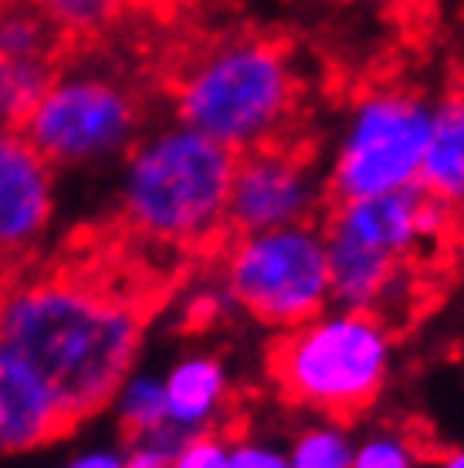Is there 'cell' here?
<instances>
[{"instance_id": "6", "label": "cell", "mask_w": 464, "mask_h": 468, "mask_svg": "<svg viewBox=\"0 0 464 468\" xmlns=\"http://www.w3.org/2000/svg\"><path fill=\"white\" fill-rule=\"evenodd\" d=\"M224 292L271 329L302 326L332 305L322 224L234 234L221 248Z\"/></svg>"}, {"instance_id": "21", "label": "cell", "mask_w": 464, "mask_h": 468, "mask_svg": "<svg viewBox=\"0 0 464 468\" xmlns=\"http://www.w3.org/2000/svg\"><path fill=\"white\" fill-rule=\"evenodd\" d=\"M71 468H126V462L116 455H89V458H79Z\"/></svg>"}, {"instance_id": "15", "label": "cell", "mask_w": 464, "mask_h": 468, "mask_svg": "<svg viewBox=\"0 0 464 468\" xmlns=\"http://www.w3.org/2000/svg\"><path fill=\"white\" fill-rule=\"evenodd\" d=\"M58 75V65L0 55V129H21Z\"/></svg>"}, {"instance_id": "11", "label": "cell", "mask_w": 464, "mask_h": 468, "mask_svg": "<svg viewBox=\"0 0 464 468\" xmlns=\"http://www.w3.org/2000/svg\"><path fill=\"white\" fill-rule=\"evenodd\" d=\"M79 424L35 367L0 343V455L69 438Z\"/></svg>"}, {"instance_id": "10", "label": "cell", "mask_w": 464, "mask_h": 468, "mask_svg": "<svg viewBox=\"0 0 464 468\" xmlns=\"http://www.w3.org/2000/svg\"><path fill=\"white\" fill-rule=\"evenodd\" d=\"M55 211V166L17 129H0V269L37 251Z\"/></svg>"}, {"instance_id": "7", "label": "cell", "mask_w": 464, "mask_h": 468, "mask_svg": "<svg viewBox=\"0 0 464 468\" xmlns=\"http://www.w3.org/2000/svg\"><path fill=\"white\" fill-rule=\"evenodd\" d=\"M430 133V102L420 92L384 89L356 102L325 184V207L417 184Z\"/></svg>"}, {"instance_id": "12", "label": "cell", "mask_w": 464, "mask_h": 468, "mask_svg": "<svg viewBox=\"0 0 464 468\" xmlns=\"http://www.w3.org/2000/svg\"><path fill=\"white\" fill-rule=\"evenodd\" d=\"M417 187L448 211H464V89L430 106L427 146L420 156Z\"/></svg>"}, {"instance_id": "5", "label": "cell", "mask_w": 464, "mask_h": 468, "mask_svg": "<svg viewBox=\"0 0 464 468\" xmlns=\"http://www.w3.org/2000/svg\"><path fill=\"white\" fill-rule=\"evenodd\" d=\"M394 329L376 313L336 309L302 326L281 329L268 343V380L291 408L349 421L370 410L386 387Z\"/></svg>"}, {"instance_id": "19", "label": "cell", "mask_w": 464, "mask_h": 468, "mask_svg": "<svg viewBox=\"0 0 464 468\" xmlns=\"http://www.w3.org/2000/svg\"><path fill=\"white\" fill-rule=\"evenodd\" d=\"M227 452H231V445L224 441L221 431L200 428L180 445L170 468H227Z\"/></svg>"}, {"instance_id": "14", "label": "cell", "mask_w": 464, "mask_h": 468, "mask_svg": "<svg viewBox=\"0 0 464 468\" xmlns=\"http://www.w3.org/2000/svg\"><path fill=\"white\" fill-rule=\"evenodd\" d=\"M163 394L170 421L186 431H200L217 418L227 398V377L214 356H190L170 370V377L163 380Z\"/></svg>"}, {"instance_id": "1", "label": "cell", "mask_w": 464, "mask_h": 468, "mask_svg": "<svg viewBox=\"0 0 464 468\" xmlns=\"http://www.w3.org/2000/svg\"><path fill=\"white\" fill-rule=\"evenodd\" d=\"M184 269L109 214L0 275V343L35 367L75 424L129 380L146 326Z\"/></svg>"}, {"instance_id": "4", "label": "cell", "mask_w": 464, "mask_h": 468, "mask_svg": "<svg viewBox=\"0 0 464 468\" xmlns=\"http://www.w3.org/2000/svg\"><path fill=\"white\" fill-rule=\"evenodd\" d=\"M126 41L71 51L17 129L51 166H81L126 150L146 126L150 71Z\"/></svg>"}, {"instance_id": "3", "label": "cell", "mask_w": 464, "mask_h": 468, "mask_svg": "<svg viewBox=\"0 0 464 468\" xmlns=\"http://www.w3.org/2000/svg\"><path fill=\"white\" fill-rule=\"evenodd\" d=\"M234 156L237 153L184 122L136 140L112 218L163 255L221 251L231 241L227 194Z\"/></svg>"}, {"instance_id": "23", "label": "cell", "mask_w": 464, "mask_h": 468, "mask_svg": "<svg viewBox=\"0 0 464 468\" xmlns=\"http://www.w3.org/2000/svg\"><path fill=\"white\" fill-rule=\"evenodd\" d=\"M4 271H7V269H0V275H4Z\"/></svg>"}, {"instance_id": "17", "label": "cell", "mask_w": 464, "mask_h": 468, "mask_svg": "<svg viewBox=\"0 0 464 468\" xmlns=\"http://www.w3.org/2000/svg\"><path fill=\"white\" fill-rule=\"evenodd\" d=\"M353 438L339 421H319L305 428L289 452V468H349Z\"/></svg>"}, {"instance_id": "2", "label": "cell", "mask_w": 464, "mask_h": 468, "mask_svg": "<svg viewBox=\"0 0 464 468\" xmlns=\"http://www.w3.org/2000/svg\"><path fill=\"white\" fill-rule=\"evenodd\" d=\"M150 82L170 99L176 122L231 153L289 143L302 99L289 45L258 35L174 48L150 65Z\"/></svg>"}, {"instance_id": "20", "label": "cell", "mask_w": 464, "mask_h": 468, "mask_svg": "<svg viewBox=\"0 0 464 468\" xmlns=\"http://www.w3.org/2000/svg\"><path fill=\"white\" fill-rule=\"evenodd\" d=\"M227 468H289V455L271 445L241 441L227 452Z\"/></svg>"}, {"instance_id": "9", "label": "cell", "mask_w": 464, "mask_h": 468, "mask_svg": "<svg viewBox=\"0 0 464 468\" xmlns=\"http://www.w3.org/2000/svg\"><path fill=\"white\" fill-rule=\"evenodd\" d=\"M325 211L329 214H325L322 231L349 238L356 245L376 248L400 261H406L417 248L438 241L454 218L441 200H434L417 184L390 190V194H376V197L329 204Z\"/></svg>"}, {"instance_id": "18", "label": "cell", "mask_w": 464, "mask_h": 468, "mask_svg": "<svg viewBox=\"0 0 464 468\" xmlns=\"http://www.w3.org/2000/svg\"><path fill=\"white\" fill-rule=\"evenodd\" d=\"M349 468H417V452L404 434L380 431L353 448V465Z\"/></svg>"}, {"instance_id": "8", "label": "cell", "mask_w": 464, "mask_h": 468, "mask_svg": "<svg viewBox=\"0 0 464 468\" xmlns=\"http://www.w3.org/2000/svg\"><path fill=\"white\" fill-rule=\"evenodd\" d=\"M325 204L312 160L295 143H268L237 153L227 194V234H255L309 224Z\"/></svg>"}, {"instance_id": "13", "label": "cell", "mask_w": 464, "mask_h": 468, "mask_svg": "<svg viewBox=\"0 0 464 468\" xmlns=\"http://www.w3.org/2000/svg\"><path fill=\"white\" fill-rule=\"evenodd\" d=\"M58 27L75 51L136 31L163 0H27Z\"/></svg>"}, {"instance_id": "16", "label": "cell", "mask_w": 464, "mask_h": 468, "mask_svg": "<svg viewBox=\"0 0 464 468\" xmlns=\"http://www.w3.org/2000/svg\"><path fill=\"white\" fill-rule=\"evenodd\" d=\"M166 424H170V414H166V394H163L160 380H153V377L126 380L122 400H119V428L129 445L146 441Z\"/></svg>"}, {"instance_id": "22", "label": "cell", "mask_w": 464, "mask_h": 468, "mask_svg": "<svg viewBox=\"0 0 464 468\" xmlns=\"http://www.w3.org/2000/svg\"><path fill=\"white\" fill-rule=\"evenodd\" d=\"M441 468H464V448L461 452H448L441 458Z\"/></svg>"}]
</instances>
